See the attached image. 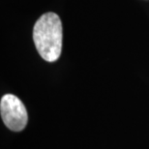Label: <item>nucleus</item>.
I'll list each match as a JSON object with an SVG mask.
<instances>
[{
	"label": "nucleus",
	"mask_w": 149,
	"mask_h": 149,
	"mask_svg": "<svg viewBox=\"0 0 149 149\" xmlns=\"http://www.w3.org/2000/svg\"><path fill=\"white\" fill-rule=\"evenodd\" d=\"M0 113L6 127L14 132H20L28 121L27 111L16 95L5 94L0 101Z\"/></svg>",
	"instance_id": "2"
},
{
	"label": "nucleus",
	"mask_w": 149,
	"mask_h": 149,
	"mask_svg": "<svg viewBox=\"0 0 149 149\" xmlns=\"http://www.w3.org/2000/svg\"><path fill=\"white\" fill-rule=\"evenodd\" d=\"M62 22L57 15L47 13L39 17L33 28V41L44 60L54 62L62 50Z\"/></svg>",
	"instance_id": "1"
}]
</instances>
